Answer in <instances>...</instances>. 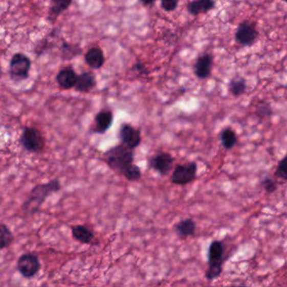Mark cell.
Instances as JSON below:
<instances>
[{"label":"cell","mask_w":287,"mask_h":287,"mask_svg":"<svg viewBox=\"0 0 287 287\" xmlns=\"http://www.w3.org/2000/svg\"><path fill=\"white\" fill-rule=\"evenodd\" d=\"M61 187L58 179H53L48 182L36 185L32 188L26 202L22 205V210L27 214L35 213L42 206L46 200L53 193L59 191Z\"/></svg>","instance_id":"6da1fadb"},{"label":"cell","mask_w":287,"mask_h":287,"mask_svg":"<svg viewBox=\"0 0 287 287\" xmlns=\"http://www.w3.org/2000/svg\"><path fill=\"white\" fill-rule=\"evenodd\" d=\"M103 159L109 169L123 175L124 173L134 164L135 153L134 150L119 144L106 150L103 154Z\"/></svg>","instance_id":"7a4b0ae2"},{"label":"cell","mask_w":287,"mask_h":287,"mask_svg":"<svg viewBox=\"0 0 287 287\" xmlns=\"http://www.w3.org/2000/svg\"><path fill=\"white\" fill-rule=\"evenodd\" d=\"M208 269L206 271V278L213 280L221 275L224 259V245L218 240L210 244L208 249Z\"/></svg>","instance_id":"3957f363"},{"label":"cell","mask_w":287,"mask_h":287,"mask_svg":"<svg viewBox=\"0 0 287 287\" xmlns=\"http://www.w3.org/2000/svg\"><path fill=\"white\" fill-rule=\"evenodd\" d=\"M19 143L26 151L32 153L42 152L46 147V139L42 133L34 126H25L19 138Z\"/></svg>","instance_id":"277c9868"},{"label":"cell","mask_w":287,"mask_h":287,"mask_svg":"<svg viewBox=\"0 0 287 287\" xmlns=\"http://www.w3.org/2000/svg\"><path fill=\"white\" fill-rule=\"evenodd\" d=\"M31 68V58L23 52H16L10 59L9 74L12 80H26L29 78Z\"/></svg>","instance_id":"5b68a950"},{"label":"cell","mask_w":287,"mask_h":287,"mask_svg":"<svg viewBox=\"0 0 287 287\" xmlns=\"http://www.w3.org/2000/svg\"><path fill=\"white\" fill-rule=\"evenodd\" d=\"M198 166L195 162L177 164L171 175V182L173 185H185L195 181Z\"/></svg>","instance_id":"8992f818"},{"label":"cell","mask_w":287,"mask_h":287,"mask_svg":"<svg viewBox=\"0 0 287 287\" xmlns=\"http://www.w3.org/2000/svg\"><path fill=\"white\" fill-rule=\"evenodd\" d=\"M17 270L26 279L36 276L41 269L40 259L33 253H25L17 260Z\"/></svg>","instance_id":"52a82bcc"},{"label":"cell","mask_w":287,"mask_h":287,"mask_svg":"<svg viewBox=\"0 0 287 287\" xmlns=\"http://www.w3.org/2000/svg\"><path fill=\"white\" fill-rule=\"evenodd\" d=\"M259 32L257 31L255 23L245 19L237 26L234 38L236 42L242 47H251L256 41Z\"/></svg>","instance_id":"ba28073f"},{"label":"cell","mask_w":287,"mask_h":287,"mask_svg":"<svg viewBox=\"0 0 287 287\" xmlns=\"http://www.w3.org/2000/svg\"><path fill=\"white\" fill-rule=\"evenodd\" d=\"M118 138L121 142V144L126 146L130 149H136L142 143L141 130L126 122L121 124L120 126Z\"/></svg>","instance_id":"9c48e42d"},{"label":"cell","mask_w":287,"mask_h":287,"mask_svg":"<svg viewBox=\"0 0 287 287\" xmlns=\"http://www.w3.org/2000/svg\"><path fill=\"white\" fill-rule=\"evenodd\" d=\"M174 163L173 157L169 152H162L150 158L148 165L159 175L166 176L172 170Z\"/></svg>","instance_id":"30bf717a"},{"label":"cell","mask_w":287,"mask_h":287,"mask_svg":"<svg viewBox=\"0 0 287 287\" xmlns=\"http://www.w3.org/2000/svg\"><path fill=\"white\" fill-rule=\"evenodd\" d=\"M114 121V114L111 109H103L95 115L94 126L91 131L95 134L103 135L112 127Z\"/></svg>","instance_id":"8fae6325"},{"label":"cell","mask_w":287,"mask_h":287,"mask_svg":"<svg viewBox=\"0 0 287 287\" xmlns=\"http://www.w3.org/2000/svg\"><path fill=\"white\" fill-rule=\"evenodd\" d=\"M78 74L71 66L63 67L60 69L56 76L57 84L62 90H71L75 87Z\"/></svg>","instance_id":"7c38bea8"},{"label":"cell","mask_w":287,"mask_h":287,"mask_svg":"<svg viewBox=\"0 0 287 287\" xmlns=\"http://www.w3.org/2000/svg\"><path fill=\"white\" fill-rule=\"evenodd\" d=\"M213 64V58L209 53L201 55L195 61L194 71L195 75L199 79H207L211 76V67Z\"/></svg>","instance_id":"4fadbf2b"},{"label":"cell","mask_w":287,"mask_h":287,"mask_svg":"<svg viewBox=\"0 0 287 287\" xmlns=\"http://www.w3.org/2000/svg\"><path fill=\"white\" fill-rule=\"evenodd\" d=\"M84 61L86 64L91 69L99 70L104 66L105 62L104 52L100 47L94 46L86 52L84 54Z\"/></svg>","instance_id":"5bb4252c"},{"label":"cell","mask_w":287,"mask_h":287,"mask_svg":"<svg viewBox=\"0 0 287 287\" xmlns=\"http://www.w3.org/2000/svg\"><path fill=\"white\" fill-rule=\"evenodd\" d=\"M96 84H97L96 77L92 72H83L80 74H78V80L74 90L77 92L87 94L91 92L96 87Z\"/></svg>","instance_id":"9a60e30c"},{"label":"cell","mask_w":287,"mask_h":287,"mask_svg":"<svg viewBox=\"0 0 287 287\" xmlns=\"http://www.w3.org/2000/svg\"><path fill=\"white\" fill-rule=\"evenodd\" d=\"M72 4L73 1L69 0H52L48 9V21L50 22L51 24H55L58 17L65 12Z\"/></svg>","instance_id":"2e32d148"},{"label":"cell","mask_w":287,"mask_h":287,"mask_svg":"<svg viewBox=\"0 0 287 287\" xmlns=\"http://www.w3.org/2000/svg\"><path fill=\"white\" fill-rule=\"evenodd\" d=\"M216 8V2L212 0H196L188 3L187 11L193 16L207 14Z\"/></svg>","instance_id":"e0dca14e"},{"label":"cell","mask_w":287,"mask_h":287,"mask_svg":"<svg viewBox=\"0 0 287 287\" xmlns=\"http://www.w3.org/2000/svg\"><path fill=\"white\" fill-rule=\"evenodd\" d=\"M72 236L74 239L83 245H90L95 237V233L84 225H75L72 227Z\"/></svg>","instance_id":"ac0fdd59"},{"label":"cell","mask_w":287,"mask_h":287,"mask_svg":"<svg viewBox=\"0 0 287 287\" xmlns=\"http://www.w3.org/2000/svg\"><path fill=\"white\" fill-rule=\"evenodd\" d=\"M176 233L182 238L190 237L195 234L196 224L192 218L183 219L174 226Z\"/></svg>","instance_id":"d6986e66"},{"label":"cell","mask_w":287,"mask_h":287,"mask_svg":"<svg viewBox=\"0 0 287 287\" xmlns=\"http://www.w3.org/2000/svg\"><path fill=\"white\" fill-rule=\"evenodd\" d=\"M220 140L223 147L227 150H230L237 144V138L236 133L233 129L227 127L223 129L220 133Z\"/></svg>","instance_id":"ffe728a7"},{"label":"cell","mask_w":287,"mask_h":287,"mask_svg":"<svg viewBox=\"0 0 287 287\" xmlns=\"http://www.w3.org/2000/svg\"><path fill=\"white\" fill-rule=\"evenodd\" d=\"M246 90H247L246 81L245 78H240V77L233 78L228 84V91L235 97H239L241 95H244L246 92Z\"/></svg>","instance_id":"44dd1931"},{"label":"cell","mask_w":287,"mask_h":287,"mask_svg":"<svg viewBox=\"0 0 287 287\" xmlns=\"http://www.w3.org/2000/svg\"><path fill=\"white\" fill-rule=\"evenodd\" d=\"M82 53L79 46L74 45L63 40L61 45V54L63 60H71Z\"/></svg>","instance_id":"7402d4cb"},{"label":"cell","mask_w":287,"mask_h":287,"mask_svg":"<svg viewBox=\"0 0 287 287\" xmlns=\"http://www.w3.org/2000/svg\"><path fill=\"white\" fill-rule=\"evenodd\" d=\"M14 241L12 231L5 223L0 224V249H5L10 247Z\"/></svg>","instance_id":"603a6c76"},{"label":"cell","mask_w":287,"mask_h":287,"mask_svg":"<svg viewBox=\"0 0 287 287\" xmlns=\"http://www.w3.org/2000/svg\"><path fill=\"white\" fill-rule=\"evenodd\" d=\"M257 117L261 119L269 118L272 117L273 109L271 104L266 101H259L257 104L256 111H255Z\"/></svg>","instance_id":"cb8c5ba5"},{"label":"cell","mask_w":287,"mask_h":287,"mask_svg":"<svg viewBox=\"0 0 287 287\" xmlns=\"http://www.w3.org/2000/svg\"><path fill=\"white\" fill-rule=\"evenodd\" d=\"M123 176L130 182H137L142 178V170L140 167L134 164L124 173Z\"/></svg>","instance_id":"d4e9b609"},{"label":"cell","mask_w":287,"mask_h":287,"mask_svg":"<svg viewBox=\"0 0 287 287\" xmlns=\"http://www.w3.org/2000/svg\"><path fill=\"white\" fill-rule=\"evenodd\" d=\"M275 175L283 181H287V154L278 163Z\"/></svg>","instance_id":"484cf974"},{"label":"cell","mask_w":287,"mask_h":287,"mask_svg":"<svg viewBox=\"0 0 287 287\" xmlns=\"http://www.w3.org/2000/svg\"><path fill=\"white\" fill-rule=\"evenodd\" d=\"M260 185L268 194H272L277 190L276 183L271 178L263 179V181H261Z\"/></svg>","instance_id":"4316f807"},{"label":"cell","mask_w":287,"mask_h":287,"mask_svg":"<svg viewBox=\"0 0 287 287\" xmlns=\"http://www.w3.org/2000/svg\"><path fill=\"white\" fill-rule=\"evenodd\" d=\"M161 9L166 12H173L177 9L179 1L177 0H163L161 4Z\"/></svg>","instance_id":"83f0119b"},{"label":"cell","mask_w":287,"mask_h":287,"mask_svg":"<svg viewBox=\"0 0 287 287\" xmlns=\"http://www.w3.org/2000/svg\"><path fill=\"white\" fill-rule=\"evenodd\" d=\"M134 68H135L136 70H138V71L142 72V74L143 73H147V69L143 63L142 62H138L134 65Z\"/></svg>","instance_id":"f1b7e54d"},{"label":"cell","mask_w":287,"mask_h":287,"mask_svg":"<svg viewBox=\"0 0 287 287\" xmlns=\"http://www.w3.org/2000/svg\"><path fill=\"white\" fill-rule=\"evenodd\" d=\"M154 1H141V4L144 5L145 7H149V6H152V5H154Z\"/></svg>","instance_id":"f546056e"},{"label":"cell","mask_w":287,"mask_h":287,"mask_svg":"<svg viewBox=\"0 0 287 287\" xmlns=\"http://www.w3.org/2000/svg\"><path fill=\"white\" fill-rule=\"evenodd\" d=\"M223 287H248L247 285H228V286H223Z\"/></svg>","instance_id":"4dcf8cb0"}]
</instances>
